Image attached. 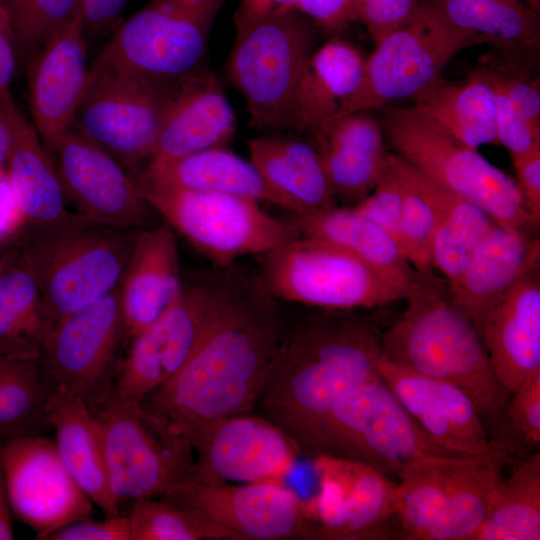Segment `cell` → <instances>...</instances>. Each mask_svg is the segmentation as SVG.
<instances>
[{"instance_id":"obj_49","label":"cell","mask_w":540,"mask_h":540,"mask_svg":"<svg viewBox=\"0 0 540 540\" xmlns=\"http://www.w3.org/2000/svg\"><path fill=\"white\" fill-rule=\"evenodd\" d=\"M493 74L515 111L535 130L540 131L539 78L520 72L491 67Z\"/></svg>"},{"instance_id":"obj_2","label":"cell","mask_w":540,"mask_h":540,"mask_svg":"<svg viewBox=\"0 0 540 540\" xmlns=\"http://www.w3.org/2000/svg\"><path fill=\"white\" fill-rule=\"evenodd\" d=\"M382 333L356 310L309 314L290 330L274 359L255 408L309 455L335 405L380 376Z\"/></svg>"},{"instance_id":"obj_54","label":"cell","mask_w":540,"mask_h":540,"mask_svg":"<svg viewBox=\"0 0 540 540\" xmlns=\"http://www.w3.org/2000/svg\"><path fill=\"white\" fill-rule=\"evenodd\" d=\"M6 170L0 171V244L17 240L26 226Z\"/></svg>"},{"instance_id":"obj_11","label":"cell","mask_w":540,"mask_h":540,"mask_svg":"<svg viewBox=\"0 0 540 540\" xmlns=\"http://www.w3.org/2000/svg\"><path fill=\"white\" fill-rule=\"evenodd\" d=\"M181 82L155 81L94 62L72 125L133 174L151 159Z\"/></svg>"},{"instance_id":"obj_46","label":"cell","mask_w":540,"mask_h":540,"mask_svg":"<svg viewBox=\"0 0 540 540\" xmlns=\"http://www.w3.org/2000/svg\"><path fill=\"white\" fill-rule=\"evenodd\" d=\"M402 204L401 177L389 153L385 170L375 188L353 207L382 228L400 247Z\"/></svg>"},{"instance_id":"obj_42","label":"cell","mask_w":540,"mask_h":540,"mask_svg":"<svg viewBox=\"0 0 540 540\" xmlns=\"http://www.w3.org/2000/svg\"><path fill=\"white\" fill-rule=\"evenodd\" d=\"M126 516L131 540H231L225 531L162 497L134 501Z\"/></svg>"},{"instance_id":"obj_36","label":"cell","mask_w":540,"mask_h":540,"mask_svg":"<svg viewBox=\"0 0 540 540\" xmlns=\"http://www.w3.org/2000/svg\"><path fill=\"white\" fill-rule=\"evenodd\" d=\"M51 326L19 249L0 272V356L39 359Z\"/></svg>"},{"instance_id":"obj_27","label":"cell","mask_w":540,"mask_h":540,"mask_svg":"<svg viewBox=\"0 0 540 540\" xmlns=\"http://www.w3.org/2000/svg\"><path fill=\"white\" fill-rule=\"evenodd\" d=\"M494 223L453 284V301L477 329L488 309L520 278L540 266V239ZM479 331V330H478Z\"/></svg>"},{"instance_id":"obj_53","label":"cell","mask_w":540,"mask_h":540,"mask_svg":"<svg viewBox=\"0 0 540 540\" xmlns=\"http://www.w3.org/2000/svg\"><path fill=\"white\" fill-rule=\"evenodd\" d=\"M517 189L534 227L540 222V148L512 160Z\"/></svg>"},{"instance_id":"obj_4","label":"cell","mask_w":540,"mask_h":540,"mask_svg":"<svg viewBox=\"0 0 540 540\" xmlns=\"http://www.w3.org/2000/svg\"><path fill=\"white\" fill-rule=\"evenodd\" d=\"M136 235L78 213L25 226L19 254L37 282L51 327L120 284Z\"/></svg>"},{"instance_id":"obj_5","label":"cell","mask_w":540,"mask_h":540,"mask_svg":"<svg viewBox=\"0 0 540 540\" xmlns=\"http://www.w3.org/2000/svg\"><path fill=\"white\" fill-rule=\"evenodd\" d=\"M308 456L356 462L389 479H399L426 460L468 457L437 443L380 376L353 389L335 405Z\"/></svg>"},{"instance_id":"obj_59","label":"cell","mask_w":540,"mask_h":540,"mask_svg":"<svg viewBox=\"0 0 540 540\" xmlns=\"http://www.w3.org/2000/svg\"><path fill=\"white\" fill-rule=\"evenodd\" d=\"M18 240V239H17ZM17 240L9 243L0 244V272L9 263L18 251Z\"/></svg>"},{"instance_id":"obj_7","label":"cell","mask_w":540,"mask_h":540,"mask_svg":"<svg viewBox=\"0 0 540 540\" xmlns=\"http://www.w3.org/2000/svg\"><path fill=\"white\" fill-rule=\"evenodd\" d=\"M224 0H152L118 26L95 63L178 83L206 68L212 24Z\"/></svg>"},{"instance_id":"obj_56","label":"cell","mask_w":540,"mask_h":540,"mask_svg":"<svg viewBox=\"0 0 540 540\" xmlns=\"http://www.w3.org/2000/svg\"><path fill=\"white\" fill-rule=\"evenodd\" d=\"M297 9V0H240L235 26L240 29L256 21L279 16Z\"/></svg>"},{"instance_id":"obj_3","label":"cell","mask_w":540,"mask_h":540,"mask_svg":"<svg viewBox=\"0 0 540 540\" xmlns=\"http://www.w3.org/2000/svg\"><path fill=\"white\" fill-rule=\"evenodd\" d=\"M404 300V311L382 333V356L463 391L495 447L514 462L506 422L511 393L495 376L478 329L453 301L447 281L418 273Z\"/></svg>"},{"instance_id":"obj_22","label":"cell","mask_w":540,"mask_h":540,"mask_svg":"<svg viewBox=\"0 0 540 540\" xmlns=\"http://www.w3.org/2000/svg\"><path fill=\"white\" fill-rule=\"evenodd\" d=\"M26 72L31 122L52 155L72 125L88 77L80 16L27 61Z\"/></svg>"},{"instance_id":"obj_50","label":"cell","mask_w":540,"mask_h":540,"mask_svg":"<svg viewBox=\"0 0 540 540\" xmlns=\"http://www.w3.org/2000/svg\"><path fill=\"white\" fill-rule=\"evenodd\" d=\"M40 540H131L128 518L120 514L104 520L89 517L65 524Z\"/></svg>"},{"instance_id":"obj_18","label":"cell","mask_w":540,"mask_h":540,"mask_svg":"<svg viewBox=\"0 0 540 540\" xmlns=\"http://www.w3.org/2000/svg\"><path fill=\"white\" fill-rule=\"evenodd\" d=\"M0 466L13 514L36 539L90 517L92 501L64 465L54 441L42 434L0 437Z\"/></svg>"},{"instance_id":"obj_12","label":"cell","mask_w":540,"mask_h":540,"mask_svg":"<svg viewBox=\"0 0 540 540\" xmlns=\"http://www.w3.org/2000/svg\"><path fill=\"white\" fill-rule=\"evenodd\" d=\"M308 19L295 10L236 29L229 74L245 98L251 127L288 128L298 82L315 50Z\"/></svg>"},{"instance_id":"obj_16","label":"cell","mask_w":540,"mask_h":540,"mask_svg":"<svg viewBox=\"0 0 540 540\" xmlns=\"http://www.w3.org/2000/svg\"><path fill=\"white\" fill-rule=\"evenodd\" d=\"M231 540L312 539L307 500L282 481L208 484L187 477L162 496Z\"/></svg>"},{"instance_id":"obj_41","label":"cell","mask_w":540,"mask_h":540,"mask_svg":"<svg viewBox=\"0 0 540 540\" xmlns=\"http://www.w3.org/2000/svg\"><path fill=\"white\" fill-rule=\"evenodd\" d=\"M50 392L38 359L0 356V437L41 434L51 428Z\"/></svg>"},{"instance_id":"obj_39","label":"cell","mask_w":540,"mask_h":540,"mask_svg":"<svg viewBox=\"0 0 540 540\" xmlns=\"http://www.w3.org/2000/svg\"><path fill=\"white\" fill-rule=\"evenodd\" d=\"M540 539V452L535 450L501 477L475 540Z\"/></svg>"},{"instance_id":"obj_32","label":"cell","mask_w":540,"mask_h":540,"mask_svg":"<svg viewBox=\"0 0 540 540\" xmlns=\"http://www.w3.org/2000/svg\"><path fill=\"white\" fill-rule=\"evenodd\" d=\"M365 62L361 51L342 39L314 50L298 82L288 128L311 133L337 115L358 89Z\"/></svg>"},{"instance_id":"obj_15","label":"cell","mask_w":540,"mask_h":540,"mask_svg":"<svg viewBox=\"0 0 540 540\" xmlns=\"http://www.w3.org/2000/svg\"><path fill=\"white\" fill-rule=\"evenodd\" d=\"M191 446V478L208 484L282 481L302 455L279 426L250 413L213 418L179 433Z\"/></svg>"},{"instance_id":"obj_21","label":"cell","mask_w":540,"mask_h":540,"mask_svg":"<svg viewBox=\"0 0 540 540\" xmlns=\"http://www.w3.org/2000/svg\"><path fill=\"white\" fill-rule=\"evenodd\" d=\"M382 380L416 422L440 445L462 456L512 464L495 447L471 399L459 388L395 364L381 355Z\"/></svg>"},{"instance_id":"obj_33","label":"cell","mask_w":540,"mask_h":540,"mask_svg":"<svg viewBox=\"0 0 540 540\" xmlns=\"http://www.w3.org/2000/svg\"><path fill=\"white\" fill-rule=\"evenodd\" d=\"M412 100L416 109L469 147L498 144L496 88L490 66L457 81L441 77Z\"/></svg>"},{"instance_id":"obj_24","label":"cell","mask_w":540,"mask_h":540,"mask_svg":"<svg viewBox=\"0 0 540 540\" xmlns=\"http://www.w3.org/2000/svg\"><path fill=\"white\" fill-rule=\"evenodd\" d=\"M311 134L337 203L355 206L372 192L387 164L381 124L366 111L340 113Z\"/></svg>"},{"instance_id":"obj_34","label":"cell","mask_w":540,"mask_h":540,"mask_svg":"<svg viewBox=\"0 0 540 540\" xmlns=\"http://www.w3.org/2000/svg\"><path fill=\"white\" fill-rule=\"evenodd\" d=\"M250 161L267 182L296 207L319 212L338 205L318 150L312 142L269 134L249 142Z\"/></svg>"},{"instance_id":"obj_55","label":"cell","mask_w":540,"mask_h":540,"mask_svg":"<svg viewBox=\"0 0 540 540\" xmlns=\"http://www.w3.org/2000/svg\"><path fill=\"white\" fill-rule=\"evenodd\" d=\"M17 41L5 9L0 4V98L11 95L17 64Z\"/></svg>"},{"instance_id":"obj_20","label":"cell","mask_w":540,"mask_h":540,"mask_svg":"<svg viewBox=\"0 0 540 540\" xmlns=\"http://www.w3.org/2000/svg\"><path fill=\"white\" fill-rule=\"evenodd\" d=\"M319 491L307 500L313 539L359 540L388 536L396 519V483L356 462L315 457Z\"/></svg>"},{"instance_id":"obj_25","label":"cell","mask_w":540,"mask_h":540,"mask_svg":"<svg viewBox=\"0 0 540 540\" xmlns=\"http://www.w3.org/2000/svg\"><path fill=\"white\" fill-rule=\"evenodd\" d=\"M119 287L129 343L170 309L183 288L177 244L167 223L136 235Z\"/></svg>"},{"instance_id":"obj_45","label":"cell","mask_w":540,"mask_h":540,"mask_svg":"<svg viewBox=\"0 0 540 540\" xmlns=\"http://www.w3.org/2000/svg\"><path fill=\"white\" fill-rule=\"evenodd\" d=\"M506 422L516 457L540 445V371L511 392Z\"/></svg>"},{"instance_id":"obj_44","label":"cell","mask_w":540,"mask_h":540,"mask_svg":"<svg viewBox=\"0 0 540 540\" xmlns=\"http://www.w3.org/2000/svg\"><path fill=\"white\" fill-rule=\"evenodd\" d=\"M81 0H0L13 28L19 62L27 61L80 15Z\"/></svg>"},{"instance_id":"obj_10","label":"cell","mask_w":540,"mask_h":540,"mask_svg":"<svg viewBox=\"0 0 540 540\" xmlns=\"http://www.w3.org/2000/svg\"><path fill=\"white\" fill-rule=\"evenodd\" d=\"M256 276L279 301L324 310L357 311L404 299L398 289L346 250L301 235L261 255Z\"/></svg>"},{"instance_id":"obj_40","label":"cell","mask_w":540,"mask_h":540,"mask_svg":"<svg viewBox=\"0 0 540 540\" xmlns=\"http://www.w3.org/2000/svg\"><path fill=\"white\" fill-rule=\"evenodd\" d=\"M465 457H437L407 469L396 483L395 515L405 539L426 540Z\"/></svg>"},{"instance_id":"obj_23","label":"cell","mask_w":540,"mask_h":540,"mask_svg":"<svg viewBox=\"0 0 540 540\" xmlns=\"http://www.w3.org/2000/svg\"><path fill=\"white\" fill-rule=\"evenodd\" d=\"M479 334L493 372L513 392L540 371V273L512 285L485 313Z\"/></svg>"},{"instance_id":"obj_37","label":"cell","mask_w":540,"mask_h":540,"mask_svg":"<svg viewBox=\"0 0 540 540\" xmlns=\"http://www.w3.org/2000/svg\"><path fill=\"white\" fill-rule=\"evenodd\" d=\"M458 29L479 44L512 52H531L540 46L539 13L522 0H433Z\"/></svg>"},{"instance_id":"obj_57","label":"cell","mask_w":540,"mask_h":540,"mask_svg":"<svg viewBox=\"0 0 540 540\" xmlns=\"http://www.w3.org/2000/svg\"><path fill=\"white\" fill-rule=\"evenodd\" d=\"M14 539L13 511L10 505L5 478L0 466V540Z\"/></svg>"},{"instance_id":"obj_48","label":"cell","mask_w":540,"mask_h":540,"mask_svg":"<svg viewBox=\"0 0 540 540\" xmlns=\"http://www.w3.org/2000/svg\"><path fill=\"white\" fill-rule=\"evenodd\" d=\"M493 78L496 88L497 142L508 150L511 160L519 159L540 148V131L531 127L515 111L494 74Z\"/></svg>"},{"instance_id":"obj_9","label":"cell","mask_w":540,"mask_h":540,"mask_svg":"<svg viewBox=\"0 0 540 540\" xmlns=\"http://www.w3.org/2000/svg\"><path fill=\"white\" fill-rule=\"evenodd\" d=\"M89 408L101 429L109 481L119 507L161 497L191 477L190 444L140 402L107 395Z\"/></svg>"},{"instance_id":"obj_31","label":"cell","mask_w":540,"mask_h":540,"mask_svg":"<svg viewBox=\"0 0 540 540\" xmlns=\"http://www.w3.org/2000/svg\"><path fill=\"white\" fill-rule=\"evenodd\" d=\"M47 412L57 451L74 481L105 517L120 515L109 481L101 429L89 406L76 396L51 392Z\"/></svg>"},{"instance_id":"obj_13","label":"cell","mask_w":540,"mask_h":540,"mask_svg":"<svg viewBox=\"0 0 540 540\" xmlns=\"http://www.w3.org/2000/svg\"><path fill=\"white\" fill-rule=\"evenodd\" d=\"M476 44L477 39L455 27L433 0H422L406 25L375 44L358 89L338 114L412 99L443 77L453 57Z\"/></svg>"},{"instance_id":"obj_60","label":"cell","mask_w":540,"mask_h":540,"mask_svg":"<svg viewBox=\"0 0 540 540\" xmlns=\"http://www.w3.org/2000/svg\"><path fill=\"white\" fill-rule=\"evenodd\" d=\"M533 11L540 12V0H522Z\"/></svg>"},{"instance_id":"obj_51","label":"cell","mask_w":540,"mask_h":540,"mask_svg":"<svg viewBox=\"0 0 540 540\" xmlns=\"http://www.w3.org/2000/svg\"><path fill=\"white\" fill-rule=\"evenodd\" d=\"M128 0H81L80 20L86 40L99 39L115 30Z\"/></svg>"},{"instance_id":"obj_19","label":"cell","mask_w":540,"mask_h":540,"mask_svg":"<svg viewBox=\"0 0 540 540\" xmlns=\"http://www.w3.org/2000/svg\"><path fill=\"white\" fill-rule=\"evenodd\" d=\"M66 198L78 214L106 226L137 230L154 226L156 212L127 170L73 125L52 153Z\"/></svg>"},{"instance_id":"obj_17","label":"cell","mask_w":540,"mask_h":540,"mask_svg":"<svg viewBox=\"0 0 540 540\" xmlns=\"http://www.w3.org/2000/svg\"><path fill=\"white\" fill-rule=\"evenodd\" d=\"M183 284L179 298L156 322L133 338L118 364L108 395L142 401L186 363L217 304L225 268Z\"/></svg>"},{"instance_id":"obj_8","label":"cell","mask_w":540,"mask_h":540,"mask_svg":"<svg viewBox=\"0 0 540 540\" xmlns=\"http://www.w3.org/2000/svg\"><path fill=\"white\" fill-rule=\"evenodd\" d=\"M132 180L165 223L221 268L243 256H261L299 236L289 222L270 215L258 201Z\"/></svg>"},{"instance_id":"obj_47","label":"cell","mask_w":540,"mask_h":540,"mask_svg":"<svg viewBox=\"0 0 540 540\" xmlns=\"http://www.w3.org/2000/svg\"><path fill=\"white\" fill-rule=\"evenodd\" d=\"M356 20L366 27L374 44L406 25L422 0H352Z\"/></svg>"},{"instance_id":"obj_30","label":"cell","mask_w":540,"mask_h":540,"mask_svg":"<svg viewBox=\"0 0 540 540\" xmlns=\"http://www.w3.org/2000/svg\"><path fill=\"white\" fill-rule=\"evenodd\" d=\"M10 130L6 173L29 225L59 220L70 212L53 158L12 94L0 98ZM26 224V225H27Z\"/></svg>"},{"instance_id":"obj_29","label":"cell","mask_w":540,"mask_h":540,"mask_svg":"<svg viewBox=\"0 0 540 540\" xmlns=\"http://www.w3.org/2000/svg\"><path fill=\"white\" fill-rule=\"evenodd\" d=\"M301 236L332 243L357 257L404 298L418 273L395 240L353 206L291 213L286 220Z\"/></svg>"},{"instance_id":"obj_14","label":"cell","mask_w":540,"mask_h":540,"mask_svg":"<svg viewBox=\"0 0 540 540\" xmlns=\"http://www.w3.org/2000/svg\"><path fill=\"white\" fill-rule=\"evenodd\" d=\"M119 286L49 330L38 360L51 392L76 396L88 406L109 394L126 339Z\"/></svg>"},{"instance_id":"obj_52","label":"cell","mask_w":540,"mask_h":540,"mask_svg":"<svg viewBox=\"0 0 540 540\" xmlns=\"http://www.w3.org/2000/svg\"><path fill=\"white\" fill-rule=\"evenodd\" d=\"M297 9L330 32L341 31L356 20L352 0H297Z\"/></svg>"},{"instance_id":"obj_6","label":"cell","mask_w":540,"mask_h":540,"mask_svg":"<svg viewBox=\"0 0 540 540\" xmlns=\"http://www.w3.org/2000/svg\"><path fill=\"white\" fill-rule=\"evenodd\" d=\"M381 127L393 153L436 184L504 227H534L516 183L414 106L383 109Z\"/></svg>"},{"instance_id":"obj_38","label":"cell","mask_w":540,"mask_h":540,"mask_svg":"<svg viewBox=\"0 0 540 540\" xmlns=\"http://www.w3.org/2000/svg\"><path fill=\"white\" fill-rule=\"evenodd\" d=\"M502 466L490 457L463 458L426 540H475L502 477Z\"/></svg>"},{"instance_id":"obj_28","label":"cell","mask_w":540,"mask_h":540,"mask_svg":"<svg viewBox=\"0 0 540 540\" xmlns=\"http://www.w3.org/2000/svg\"><path fill=\"white\" fill-rule=\"evenodd\" d=\"M130 176L159 186L239 196L297 212L294 204L276 191L250 160L225 147L151 160Z\"/></svg>"},{"instance_id":"obj_26","label":"cell","mask_w":540,"mask_h":540,"mask_svg":"<svg viewBox=\"0 0 540 540\" xmlns=\"http://www.w3.org/2000/svg\"><path fill=\"white\" fill-rule=\"evenodd\" d=\"M235 129L232 106L218 78L206 67L180 83L149 161L225 147Z\"/></svg>"},{"instance_id":"obj_1","label":"cell","mask_w":540,"mask_h":540,"mask_svg":"<svg viewBox=\"0 0 540 540\" xmlns=\"http://www.w3.org/2000/svg\"><path fill=\"white\" fill-rule=\"evenodd\" d=\"M256 275L225 268L224 285L183 367L140 403L178 434L201 421L250 413L290 325Z\"/></svg>"},{"instance_id":"obj_35","label":"cell","mask_w":540,"mask_h":540,"mask_svg":"<svg viewBox=\"0 0 540 540\" xmlns=\"http://www.w3.org/2000/svg\"><path fill=\"white\" fill-rule=\"evenodd\" d=\"M412 168L435 211L436 224L431 247L433 268L441 272L448 284H453L462 275L495 221L477 205Z\"/></svg>"},{"instance_id":"obj_58","label":"cell","mask_w":540,"mask_h":540,"mask_svg":"<svg viewBox=\"0 0 540 540\" xmlns=\"http://www.w3.org/2000/svg\"><path fill=\"white\" fill-rule=\"evenodd\" d=\"M10 142L11 137L8 122L0 107V171L6 170Z\"/></svg>"},{"instance_id":"obj_43","label":"cell","mask_w":540,"mask_h":540,"mask_svg":"<svg viewBox=\"0 0 540 540\" xmlns=\"http://www.w3.org/2000/svg\"><path fill=\"white\" fill-rule=\"evenodd\" d=\"M391 158L403 185L400 247L417 273H433L431 247L436 224L433 204L412 166L393 152Z\"/></svg>"}]
</instances>
